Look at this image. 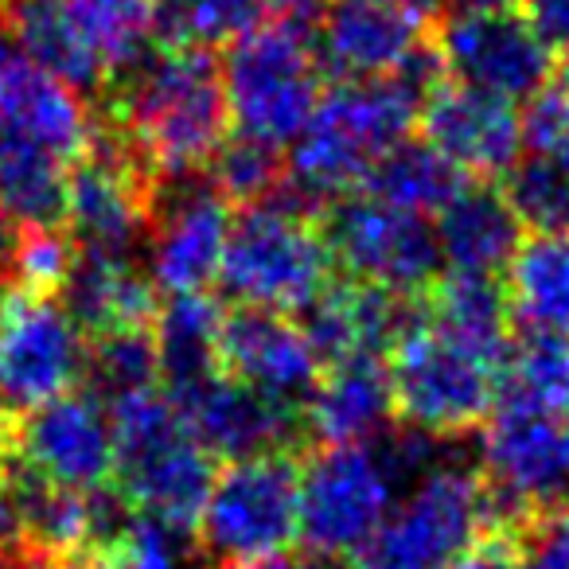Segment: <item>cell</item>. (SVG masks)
Segmentation results:
<instances>
[{
  "label": "cell",
  "mask_w": 569,
  "mask_h": 569,
  "mask_svg": "<svg viewBox=\"0 0 569 569\" xmlns=\"http://www.w3.org/2000/svg\"><path fill=\"white\" fill-rule=\"evenodd\" d=\"M519 17L550 56L569 59V0H519Z\"/></svg>",
  "instance_id": "obj_37"
},
{
  "label": "cell",
  "mask_w": 569,
  "mask_h": 569,
  "mask_svg": "<svg viewBox=\"0 0 569 569\" xmlns=\"http://www.w3.org/2000/svg\"><path fill=\"white\" fill-rule=\"evenodd\" d=\"M437 9H449V17H496L515 12L519 0H437Z\"/></svg>",
  "instance_id": "obj_40"
},
{
  "label": "cell",
  "mask_w": 569,
  "mask_h": 569,
  "mask_svg": "<svg viewBox=\"0 0 569 569\" xmlns=\"http://www.w3.org/2000/svg\"><path fill=\"white\" fill-rule=\"evenodd\" d=\"M387 367L398 418L413 433L437 437V441L483 429L503 382V371L496 363L460 348L441 328L429 325L426 305L390 348Z\"/></svg>",
  "instance_id": "obj_8"
},
{
  "label": "cell",
  "mask_w": 569,
  "mask_h": 569,
  "mask_svg": "<svg viewBox=\"0 0 569 569\" xmlns=\"http://www.w3.org/2000/svg\"><path fill=\"white\" fill-rule=\"evenodd\" d=\"M449 79L433 43L390 79L325 87L317 113L284 152V196L309 211L363 188L375 160L410 141L429 94Z\"/></svg>",
  "instance_id": "obj_1"
},
{
  "label": "cell",
  "mask_w": 569,
  "mask_h": 569,
  "mask_svg": "<svg viewBox=\"0 0 569 569\" xmlns=\"http://www.w3.org/2000/svg\"><path fill=\"white\" fill-rule=\"evenodd\" d=\"M222 301L211 293L168 297L157 312V356H160V382L176 406L214 382L222 375L219 336H222Z\"/></svg>",
  "instance_id": "obj_26"
},
{
  "label": "cell",
  "mask_w": 569,
  "mask_h": 569,
  "mask_svg": "<svg viewBox=\"0 0 569 569\" xmlns=\"http://www.w3.org/2000/svg\"><path fill=\"white\" fill-rule=\"evenodd\" d=\"M421 141L457 164L468 180L503 183L522 157V113L515 102L445 79L421 110Z\"/></svg>",
  "instance_id": "obj_19"
},
{
  "label": "cell",
  "mask_w": 569,
  "mask_h": 569,
  "mask_svg": "<svg viewBox=\"0 0 569 569\" xmlns=\"http://www.w3.org/2000/svg\"><path fill=\"white\" fill-rule=\"evenodd\" d=\"M395 421L398 410L387 356H348L328 363L305 406L309 441H317L320 449L379 445Z\"/></svg>",
  "instance_id": "obj_23"
},
{
  "label": "cell",
  "mask_w": 569,
  "mask_h": 569,
  "mask_svg": "<svg viewBox=\"0 0 569 569\" xmlns=\"http://www.w3.org/2000/svg\"><path fill=\"white\" fill-rule=\"evenodd\" d=\"M157 188L160 183L137 160L126 137L110 121L98 118L94 144L71 176L67 230H71L74 246L90 253H106V258L133 261L137 246H149Z\"/></svg>",
  "instance_id": "obj_13"
},
{
  "label": "cell",
  "mask_w": 569,
  "mask_h": 569,
  "mask_svg": "<svg viewBox=\"0 0 569 569\" xmlns=\"http://www.w3.org/2000/svg\"><path fill=\"white\" fill-rule=\"evenodd\" d=\"M332 269L320 214L281 196L273 203L234 211L219 289L234 309L301 317L336 281Z\"/></svg>",
  "instance_id": "obj_5"
},
{
  "label": "cell",
  "mask_w": 569,
  "mask_h": 569,
  "mask_svg": "<svg viewBox=\"0 0 569 569\" xmlns=\"http://www.w3.org/2000/svg\"><path fill=\"white\" fill-rule=\"evenodd\" d=\"M110 121L157 183L196 180L230 137V110L214 51L160 43L102 98Z\"/></svg>",
  "instance_id": "obj_2"
},
{
  "label": "cell",
  "mask_w": 569,
  "mask_h": 569,
  "mask_svg": "<svg viewBox=\"0 0 569 569\" xmlns=\"http://www.w3.org/2000/svg\"><path fill=\"white\" fill-rule=\"evenodd\" d=\"M94 126L98 113L87 98L32 59L12 56L0 67V137L36 144L79 168L94 144Z\"/></svg>",
  "instance_id": "obj_22"
},
{
  "label": "cell",
  "mask_w": 569,
  "mask_h": 569,
  "mask_svg": "<svg viewBox=\"0 0 569 569\" xmlns=\"http://www.w3.org/2000/svg\"><path fill=\"white\" fill-rule=\"evenodd\" d=\"M332 266L348 281L390 289L402 297H421L445 273L437 230L429 219L398 211L390 203L363 196H343L320 211Z\"/></svg>",
  "instance_id": "obj_10"
},
{
  "label": "cell",
  "mask_w": 569,
  "mask_h": 569,
  "mask_svg": "<svg viewBox=\"0 0 569 569\" xmlns=\"http://www.w3.org/2000/svg\"><path fill=\"white\" fill-rule=\"evenodd\" d=\"M433 51L452 82L503 102H530L550 87L553 74V56L535 40L519 12L437 20Z\"/></svg>",
  "instance_id": "obj_16"
},
{
  "label": "cell",
  "mask_w": 569,
  "mask_h": 569,
  "mask_svg": "<svg viewBox=\"0 0 569 569\" xmlns=\"http://www.w3.org/2000/svg\"><path fill=\"white\" fill-rule=\"evenodd\" d=\"M437 20L413 0H328L317 56L340 82L390 79L433 43Z\"/></svg>",
  "instance_id": "obj_15"
},
{
  "label": "cell",
  "mask_w": 569,
  "mask_h": 569,
  "mask_svg": "<svg viewBox=\"0 0 569 569\" xmlns=\"http://www.w3.org/2000/svg\"><path fill=\"white\" fill-rule=\"evenodd\" d=\"M515 569H569V507L538 511L515 530Z\"/></svg>",
  "instance_id": "obj_36"
},
{
  "label": "cell",
  "mask_w": 569,
  "mask_h": 569,
  "mask_svg": "<svg viewBox=\"0 0 569 569\" xmlns=\"http://www.w3.org/2000/svg\"><path fill=\"white\" fill-rule=\"evenodd\" d=\"M12 465L56 488L98 496L113 483L110 406L87 387L12 421Z\"/></svg>",
  "instance_id": "obj_14"
},
{
  "label": "cell",
  "mask_w": 569,
  "mask_h": 569,
  "mask_svg": "<svg viewBox=\"0 0 569 569\" xmlns=\"http://www.w3.org/2000/svg\"><path fill=\"white\" fill-rule=\"evenodd\" d=\"M266 0H160V43L214 51L269 24Z\"/></svg>",
  "instance_id": "obj_33"
},
{
  "label": "cell",
  "mask_w": 569,
  "mask_h": 569,
  "mask_svg": "<svg viewBox=\"0 0 569 569\" xmlns=\"http://www.w3.org/2000/svg\"><path fill=\"white\" fill-rule=\"evenodd\" d=\"M219 359L222 375L301 413L317 390L320 375H325V363L305 336L301 320L266 309L227 312L219 336Z\"/></svg>",
  "instance_id": "obj_18"
},
{
  "label": "cell",
  "mask_w": 569,
  "mask_h": 569,
  "mask_svg": "<svg viewBox=\"0 0 569 569\" xmlns=\"http://www.w3.org/2000/svg\"><path fill=\"white\" fill-rule=\"evenodd\" d=\"M180 413L188 418L196 441L227 465L269 457V452H301L309 445V426L301 410H289L234 382L230 375H219L199 395L180 402Z\"/></svg>",
  "instance_id": "obj_20"
},
{
  "label": "cell",
  "mask_w": 569,
  "mask_h": 569,
  "mask_svg": "<svg viewBox=\"0 0 569 569\" xmlns=\"http://www.w3.org/2000/svg\"><path fill=\"white\" fill-rule=\"evenodd\" d=\"M515 336L569 343V234H530L503 273Z\"/></svg>",
  "instance_id": "obj_28"
},
{
  "label": "cell",
  "mask_w": 569,
  "mask_h": 569,
  "mask_svg": "<svg viewBox=\"0 0 569 569\" xmlns=\"http://www.w3.org/2000/svg\"><path fill=\"white\" fill-rule=\"evenodd\" d=\"M74 253H79V246L67 230H20L4 284H12L20 293L59 301L67 277H71Z\"/></svg>",
  "instance_id": "obj_35"
},
{
  "label": "cell",
  "mask_w": 569,
  "mask_h": 569,
  "mask_svg": "<svg viewBox=\"0 0 569 569\" xmlns=\"http://www.w3.org/2000/svg\"><path fill=\"white\" fill-rule=\"evenodd\" d=\"M59 305L74 320V328L87 340H94V336L121 332V328H152L160 312V293L152 277L137 269V261L79 250Z\"/></svg>",
  "instance_id": "obj_25"
},
{
  "label": "cell",
  "mask_w": 569,
  "mask_h": 569,
  "mask_svg": "<svg viewBox=\"0 0 569 569\" xmlns=\"http://www.w3.org/2000/svg\"><path fill=\"white\" fill-rule=\"evenodd\" d=\"M87 336L51 297L0 284V413L24 418L82 387Z\"/></svg>",
  "instance_id": "obj_12"
},
{
  "label": "cell",
  "mask_w": 569,
  "mask_h": 569,
  "mask_svg": "<svg viewBox=\"0 0 569 569\" xmlns=\"http://www.w3.org/2000/svg\"><path fill=\"white\" fill-rule=\"evenodd\" d=\"M230 222L234 207L207 180L160 183L149 234V269L160 297L207 293L219 284Z\"/></svg>",
  "instance_id": "obj_17"
},
{
  "label": "cell",
  "mask_w": 569,
  "mask_h": 569,
  "mask_svg": "<svg viewBox=\"0 0 569 569\" xmlns=\"http://www.w3.org/2000/svg\"><path fill=\"white\" fill-rule=\"evenodd\" d=\"M496 530L503 522L480 468L441 460L395 499L382 527L343 569H449Z\"/></svg>",
  "instance_id": "obj_6"
},
{
  "label": "cell",
  "mask_w": 569,
  "mask_h": 569,
  "mask_svg": "<svg viewBox=\"0 0 569 569\" xmlns=\"http://www.w3.org/2000/svg\"><path fill=\"white\" fill-rule=\"evenodd\" d=\"M0 28L36 67L106 98L160 48V0H0Z\"/></svg>",
  "instance_id": "obj_3"
},
{
  "label": "cell",
  "mask_w": 569,
  "mask_h": 569,
  "mask_svg": "<svg viewBox=\"0 0 569 569\" xmlns=\"http://www.w3.org/2000/svg\"><path fill=\"white\" fill-rule=\"evenodd\" d=\"M398 480L375 445L312 449L301 465V542L309 558L343 561L395 507Z\"/></svg>",
  "instance_id": "obj_11"
},
{
  "label": "cell",
  "mask_w": 569,
  "mask_h": 569,
  "mask_svg": "<svg viewBox=\"0 0 569 569\" xmlns=\"http://www.w3.org/2000/svg\"><path fill=\"white\" fill-rule=\"evenodd\" d=\"M227 90L230 133L284 152L325 98V63L309 28L269 20L230 43L219 63Z\"/></svg>",
  "instance_id": "obj_7"
},
{
  "label": "cell",
  "mask_w": 569,
  "mask_h": 569,
  "mask_svg": "<svg viewBox=\"0 0 569 569\" xmlns=\"http://www.w3.org/2000/svg\"><path fill=\"white\" fill-rule=\"evenodd\" d=\"M499 188L522 230L569 234V94L561 87H546L527 102L522 157Z\"/></svg>",
  "instance_id": "obj_21"
},
{
  "label": "cell",
  "mask_w": 569,
  "mask_h": 569,
  "mask_svg": "<svg viewBox=\"0 0 569 569\" xmlns=\"http://www.w3.org/2000/svg\"><path fill=\"white\" fill-rule=\"evenodd\" d=\"M561 90H566V94H569V59H566V63H561Z\"/></svg>",
  "instance_id": "obj_43"
},
{
  "label": "cell",
  "mask_w": 569,
  "mask_h": 569,
  "mask_svg": "<svg viewBox=\"0 0 569 569\" xmlns=\"http://www.w3.org/2000/svg\"><path fill=\"white\" fill-rule=\"evenodd\" d=\"M74 168L36 144L0 137V214L17 230H63Z\"/></svg>",
  "instance_id": "obj_29"
},
{
  "label": "cell",
  "mask_w": 569,
  "mask_h": 569,
  "mask_svg": "<svg viewBox=\"0 0 569 569\" xmlns=\"http://www.w3.org/2000/svg\"><path fill=\"white\" fill-rule=\"evenodd\" d=\"M12 56H17V51H12V40H9V32H4V28H0V67L9 63Z\"/></svg>",
  "instance_id": "obj_42"
},
{
  "label": "cell",
  "mask_w": 569,
  "mask_h": 569,
  "mask_svg": "<svg viewBox=\"0 0 569 569\" xmlns=\"http://www.w3.org/2000/svg\"><path fill=\"white\" fill-rule=\"evenodd\" d=\"M301 452H269L222 468L196 527L199 558L230 566L293 546L301 538Z\"/></svg>",
  "instance_id": "obj_9"
},
{
  "label": "cell",
  "mask_w": 569,
  "mask_h": 569,
  "mask_svg": "<svg viewBox=\"0 0 569 569\" xmlns=\"http://www.w3.org/2000/svg\"><path fill=\"white\" fill-rule=\"evenodd\" d=\"M0 569H51V566L20 546V550H12V553H0Z\"/></svg>",
  "instance_id": "obj_41"
},
{
  "label": "cell",
  "mask_w": 569,
  "mask_h": 569,
  "mask_svg": "<svg viewBox=\"0 0 569 569\" xmlns=\"http://www.w3.org/2000/svg\"><path fill=\"white\" fill-rule=\"evenodd\" d=\"M207 183L227 199L234 211L273 203L284 196V152L258 144L250 137L230 133L227 144L207 164Z\"/></svg>",
  "instance_id": "obj_34"
},
{
  "label": "cell",
  "mask_w": 569,
  "mask_h": 569,
  "mask_svg": "<svg viewBox=\"0 0 569 569\" xmlns=\"http://www.w3.org/2000/svg\"><path fill=\"white\" fill-rule=\"evenodd\" d=\"M426 317L460 348L476 351L499 371H507L515 351V325L507 309V289L499 277L441 273L429 293H421Z\"/></svg>",
  "instance_id": "obj_27"
},
{
  "label": "cell",
  "mask_w": 569,
  "mask_h": 569,
  "mask_svg": "<svg viewBox=\"0 0 569 569\" xmlns=\"http://www.w3.org/2000/svg\"><path fill=\"white\" fill-rule=\"evenodd\" d=\"M266 9H269V17H273V20L309 28L317 17H325L328 0H266Z\"/></svg>",
  "instance_id": "obj_39"
},
{
  "label": "cell",
  "mask_w": 569,
  "mask_h": 569,
  "mask_svg": "<svg viewBox=\"0 0 569 569\" xmlns=\"http://www.w3.org/2000/svg\"><path fill=\"white\" fill-rule=\"evenodd\" d=\"M465 188L468 176L457 164H449L441 152L429 149L421 137H410L398 149H390L387 157L375 160L359 191L379 199V203L398 207V211L429 219V214H441Z\"/></svg>",
  "instance_id": "obj_30"
},
{
  "label": "cell",
  "mask_w": 569,
  "mask_h": 569,
  "mask_svg": "<svg viewBox=\"0 0 569 569\" xmlns=\"http://www.w3.org/2000/svg\"><path fill=\"white\" fill-rule=\"evenodd\" d=\"M113 421V496L137 515L196 538L219 460L196 441L188 418L164 390L121 398Z\"/></svg>",
  "instance_id": "obj_4"
},
{
  "label": "cell",
  "mask_w": 569,
  "mask_h": 569,
  "mask_svg": "<svg viewBox=\"0 0 569 569\" xmlns=\"http://www.w3.org/2000/svg\"><path fill=\"white\" fill-rule=\"evenodd\" d=\"M503 406H519L546 418H569V343L542 336H515L511 363L499 382Z\"/></svg>",
  "instance_id": "obj_31"
},
{
  "label": "cell",
  "mask_w": 569,
  "mask_h": 569,
  "mask_svg": "<svg viewBox=\"0 0 569 569\" xmlns=\"http://www.w3.org/2000/svg\"><path fill=\"white\" fill-rule=\"evenodd\" d=\"M449 273L503 277L522 246V222L499 183L468 180V188L433 222Z\"/></svg>",
  "instance_id": "obj_24"
},
{
  "label": "cell",
  "mask_w": 569,
  "mask_h": 569,
  "mask_svg": "<svg viewBox=\"0 0 569 569\" xmlns=\"http://www.w3.org/2000/svg\"><path fill=\"white\" fill-rule=\"evenodd\" d=\"M449 569H515V530H496Z\"/></svg>",
  "instance_id": "obj_38"
},
{
  "label": "cell",
  "mask_w": 569,
  "mask_h": 569,
  "mask_svg": "<svg viewBox=\"0 0 569 569\" xmlns=\"http://www.w3.org/2000/svg\"><path fill=\"white\" fill-rule=\"evenodd\" d=\"M160 382V356H157V332L152 328H121L87 340V375L82 387L98 402L113 406L121 398L157 390Z\"/></svg>",
  "instance_id": "obj_32"
}]
</instances>
